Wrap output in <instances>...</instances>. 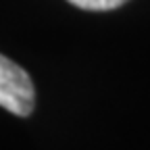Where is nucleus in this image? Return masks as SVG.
Instances as JSON below:
<instances>
[{
  "label": "nucleus",
  "instance_id": "obj_1",
  "mask_svg": "<svg viewBox=\"0 0 150 150\" xmlns=\"http://www.w3.org/2000/svg\"><path fill=\"white\" fill-rule=\"evenodd\" d=\"M35 104V90L29 73L0 54V106L13 115L27 117Z\"/></svg>",
  "mask_w": 150,
  "mask_h": 150
},
{
  "label": "nucleus",
  "instance_id": "obj_2",
  "mask_svg": "<svg viewBox=\"0 0 150 150\" xmlns=\"http://www.w3.org/2000/svg\"><path fill=\"white\" fill-rule=\"evenodd\" d=\"M67 2L83 11H112L125 4L127 0H67Z\"/></svg>",
  "mask_w": 150,
  "mask_h": 150
}]
</instances>
